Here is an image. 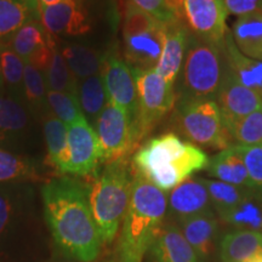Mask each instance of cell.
<instances>
[{
    "mask_svg": "<svg viewBox=\"0 0 262 262\" xmlns=\"http://www.w3.org/2000/svg\"><path fill=\"white\" fill-rule=\"evenodd\" d=\"M262 251V232L238 229L229 232L220 244L221 262H247Z\"/></svg>",
    "mask_w": 262,
    "mask_h": 262,
    "instance_id": "obj_23",
    "label": "cell"
},
{
    "mask_svg": "<svg viewBox=\"0 0 262 262\" xmlns=\"http://www.w3.org/2000/svg\"><path fill=\"white\" fill-rule=\"evenodd\" d=\"M45 81H47L49 91L67 93L78 96V85L75 77L57 49L52 55L50 64L45 70Z\"/></svg>",
    "mask_w": 262,
    "mask_h": 262,
    "instance_id": "obj_32",
    "label": "cell"
},
{
    "mask_svg": "<svg viewBox=\"0 0 262 262\" xmlns=\"http://www.w3.org/2000/svg\"><path fill=\"white\" fill-rule=\"evenodd\" d=\"M67 129L70 150L67 173L88 176L95 172L98 164L102 162L101 146L96 131L86 118L73 123L67 126Z\"/></svg>",
    "mask_w": 262,
    "mask_h": 262,
    "instance_id": "obj_11",
    "label": "cell"
},
{
    "mask_svg": "<svg viewBox=\"0 0 262 262\" xmlns=\"http://www.w3.org/2000/svg\"><path fill=\"white\" fill-rule=\"evenodd\" d=\"M202 180L206 189H208L209 195H210L212 208L217 212L219 216L225 214L226 211L231 210L233 206L237 205L244 198L249 189L217 181V180Z\"/></svg>",
    "mask_w": 262,
    "mask_h": 262,
    "instance_id": "obj_33",
    "label": "cell"
},
{
    "mask_svg": "<svg viewBox=\"0 0 262 262\" xmlns=\"http://www.w3.org/2000/svg\"><path fill=\"white\" fill-rule=\"evenodd\" d=\"M61 54L75 78L86 79L101 72L104 55L94 49L72 44L64 47Z\"/></svg>",
    "mask_w": 262,
    "mask_h": 262,
    "instance_id": "obj_28",
    "label": "cell"
},
{
    "mask_svg": "<svg viewBox=\"0 0 262 262\" xmlns=\"http://www.w3.org/2000/svg\"><path fill=\"white\" fill-rule=\"evenodd\" d=\"M38 4L40 5H54V4H57V3H61V2H66V0H37Z\"/></svg>",
    "mask_w": 262,
    "mask_h": 262,
    "instance_id": "obj_43",
    "label": "cell"
},
{
    "mask_svg": "<svg viewBox=\"0 0 262 262\" xmlns=\"http://www.w3.org/2000/svg\"><path fill=\"white\" fill-rule=\"evenodd\" d=\"M208 175L217 179L229 185L238 186V187L255 188L251 182L247 166L243 162L241 153H239L237 145H233L224 150H220L209 160Z\"/></svg>",
    "mask_w": 262,
    "mask_h": 262,
    "instance_id": "obj_20",
    "label": "cell"
},
{
    "mask_svg": "<svg viewBox=\"0 0 262 262\" xmlns=\"http://www.w3.org/2000/svg\"><path fill=\"white\" fill-rule=\"evenodd\" d=\"M38 11L39 22L51 35H80L90 31L89 17L78 0L38 4Z\"/></svg>",
    "mask_w": 262,
    "mask_h": 262,
    "instance_id": "obj_13",
    "label": "cell"
},
{
    "mask_svg": "<svg viewBox=\"0 0 262 262\" xmlns=\"http://www.w3.org/2000/svg\"><path fill=\"white\" fill-rule=\"evenodd\" d=\"M28 125V112L21 101L0 93V142L16 139Z\"/></svg>",
    "mask_w": 262,
    "mask_h": 262,
    "instance_id": "obj_27",
    "label": "cell"
},
{
    "mask_svg": "<svg viewBox=\"0 0 262 262\" xmlns=\"http://www.w3.org/2000/svg\"><path fill=\"white\" fill-rule=\"evenodd\" d=\"M111 262H123L122 260H119V258H118V260H114V261H111Z\"/></svg>",
    "mask_w": 262,
    "mask_h": 262,
    "instance_id": "obj_45",
    "label": "cell"
},
{
    "mask_svg": "<svg viewBox=\"0 0 262 262\" xmlns=\"http://www.w3.org/2000/svg\"><path fill=\"white\" fill-rule=\"evenodd\" d=\"M215 101L226 126L262 107V98L239 83L229 68Z\"/></svg>",
    "mask_w": 262,
    "mask_h": 262,
    "instance_id": "obj_14",
    "label": "cell"
},
{
    "mask_svg": "<svg viewBox=\"0 0 262 262\" xmlns=\"http://www.w3.org/2000/svg\"><path fill=\"white\" fill-rule=\"evenodd\" d=\"M209 157L199 147L166 133L147 141L136 150L134 171L143 176L160 191L168 192L194 172L208 168Z\"/></svg>",
    "mask_w": 262,
    "mask_h": 262,
    "instance_id": "obj_2",
    "label": "cell"
},
{
    "mask_svg": "<svg viewBox=\"0 0 262 262\" xmlns=\"http://www.w3.org/2000/svg\"><path fill=\"white\" fill-rule=\"evenodd\" d=\"M101 77L106 88L108 101L127 111L135 124L137 89L134 68L116 54H107L102 61Z\"/></svg>",
    "mask_w": 262,
    "mask_h": 262,
    "instance_id": "obj_10",
    "label": "cell"
},
{
    "mask_svg": "<svg viewBox=\"0 0 262 262\" xmlns=\"http://www.w3.org/2000/svg\"><path fill=\"white\" fill-rule=\"evenodd\" d=\"M224 50L229 71L235 79L262 98V61L244 56L235 47L231 31L225 38Z\"/></svg>",
    "mask_w": 262,
    "mask_h": 262,
    "instance_id": "obj_21",
    "label": "cell"
},
{
    "mask_svg": "<svg viewBox=\"0 0 262 262\" xmlns=\"http://www.w3.org/2000/svg\"><path fill=\"white\" fill-rule=\"evenodd\" d=\"M41 195L45 219L58 247L79 261L96 260L102 239L83 186L71 179L52 180Z\"/></svg>",
    "mask_w": 262,
    "mask_h": 262,
    "instance_id": "obj_1",
    "label": "cell"
},
{
    "mask_svg": "<svg viewBox=\"0 0 262 262\" xmlns=\"http://www.w3.org/2000/svg\"><path fill=\"white\" fill-rule=\"evenodd\" d=\"M166 24L139 34L124 37L125 58L129 64L140 70H155L162 56Z\"/></svg>",
    "mask_w": 262,
    "mask_h": 262,
    "instance_id": "obj_17",
    "label": "cell"
},
{
    "mask_svg": "<svg viewBox=\"0 0 262 262\" xmlns=\"http://www.w3.org/2000/svg\"><path fill=\"white\" fill-rule=\"evenodd\" d=\"M219 3H221V4H224V0H217Z\"/></svg>",
    "mask_w": 262,
    "mask_h": 262,
    "instance_id": "obj_46",
    "label": "cell"
},
{
    "mask_svg": "<svg viewBox=\"0 0 262 262\" xmlns=\"http://www.w3.org/2000/svg\"><path fill=\"white\" fill-rule=\"evenodd\" d=\"M48 103L55 116L67 126L85 118L81 112L79 98L72 94L48 90Z\"/></svg>",
    "mask_w": 262,
    "mask_h": 262,
    "instance_id": "obj_35",
    "label": "cell"
},
{
    "mask_svg": "<svg viewBox=\"0 0 262 262\" xmlns=\"http://www.w3.org/2000/svg\"><path fill=\"white\" fill-rule=\"evenodd\" d=\"M226 224L239 229L262 231V189L249 188L244 198L231 210L219 216Z\"/></svg>",
    "mask_w": 262,
    "mask_h": 262,
    "instance_id": "obj_24",
    "label": "cell"
},
{
    "mask_svg": "<svg viewBox=\"0 0 262 262\" xmlns=\"http://www.w3.org/2000/svg\"><path fill=\"white\" fill-rule=\"evenodd\" d=\"M26 63L9 45H0V67L4 85L10 96L24 101V75ZM24 103V102H22Z\"/></svg>",
    "mask_w": 262,
    "mask_h": 262,
    "instance_id": "obj_30",
    "label": "cell"
},
{
    "mask_svg": "<svg viewBox=\"0 0 262 262\" xmlns=\"http://www.w3.org/2000/svg\"><path fill=\"white\" fill-rule=\"evenodd\" d=\"M171 126L178 135L199 148L224 150L233 146V139L225 125L215 100L175 102Z\"/></svg>",
    "mask_w": 262,
    "mask_h": 262,
    "instance_id": "obj_6",
    "label": "cell"
},
{
    "mask_svg": "<svg viewBox=\"0 0 262 262\" xmlns=\"http://www.w3.org/2000/svg\"><path fill=\"white\" fill-rule=\"evenodd\" d=\"M34 175L35 166L31 159L0 148V182L31 179Z\"/></svg>",
    "mask_w": 262,
    "mask_h": 262,
    "instance_id": "obj_36",
    "label": "cell"
},
{
    "mask_svg": "<svg viewBox=\"0 0 262 262\" xmlns=\"http://www.w3.org/2000/svg\"><path fill=\"white\" fill-rule=\"evenodd\" d=\"M183 3H185V0H166V5H168L170 12L173 15V17L180 19V21H182Z\"/></svg>",
    "mask_w": 262,
    "mask_h": 262,
    "instance_id": "obj_42",
    "label": "cell"
},
{
    "mask_svg": "<svg viewBox=\"0 0 262 262\" xmlns=\"http://www.w3.org/2000/svg\"><path fill=\"white\" fill-rule=\"evenodd\" d=\"M227 12L217 0H185L182 21L192 34L214 44H224L229 29Z\"/></svg>",
    "mask_w": 262,
    "mask_h": 262,
    "instance_id": "obj_9",
    "label": "cell"
},
{
    "mask_svg": "<svg viewBox=\"0 0 262 262\" xmlns=\"http://www.w3.org/2000/svg\"><path fill=\"white\" fill-rule=\"evenodd\" d=\"M24 101L34 113H47L49 107L47 81L41 71L29 63L25 66Z\"/></svg>",
    "mask_w": 262,
    "mask_h": 262,
    "instance_id": "obj_31",
    "label": "cell"
},
{
    "mask_svg": "<svg viewBox=\"0 0 262 262\" xmlns=\"http://www.w3.org/2000/svg\"><path fill=\"white\" fill-rule=\"evenodd\" d=\"M78 98H79L81 112L88 122L96 123L98 116L108 102L102 77L93 75L81 81L78 89Z\"/></svg>",
    "mask_w": 262,
    "mask_h": 262,
    "instance_id": "obj_29",
    "label": "cell"
},
{
    "mask_svg": "<svg viewBox=\"0 0 262 262\" xmlns=\"http://www.w3.org/2000/svg\"><path fill=\"white\" fill-rule=\"evenodd\" d=\"M224 6L227 15L237 17L262 12V0H224Z\"/></svg>",
    "mask_w": 262,
    "mask_h": 262,
    "instance_id": "obj_40",
    "label": "cell"
},
{
    "mask_svg": "<svg viewBox=\"0 0 262 262\" xmlns=\"http://www.w3.org/2000/svg\"><path fill=\"white\" fill-rule=\"evenodd\" d=\"M95 124L103 163L126 160L140 143L133 117L124 108L110 101Z\"/></svg>",
    "mask_w": 262,
    "mask_h": 262,
    "instance_id": "obj_8",
    "label": "cell"
},
{
    "mask_svg": "<svg viewBox=\"0 0 262 262\" xmlns=\"http://www.w3.org/2000/svg\"><path fill=\"white\" fill-rule=\"evenodd\" d=\"M25 63L45 71L56 50V42L39 21H33L19 28L6 42Z\"/></svg>",
    "mask_w": 262,
    "mask_h": 262,
    "instance_id": "obj_12",
    "label": "cell"
},
{
    "mask_svg": "<svg viewBox=\"0 0 262 262\" xmlns=\"http://www.w3.org/2000/svg\"><path fill=\"white\" fill-rule=\"evenodd\" d=\"M179 227L201 261L210 256L219 232V220L214 210L180 220Z\"/></svg>",
    "mask_w": 262,
    "mask_h": 262,
    "instance_id": "obj_19",
    "label": "cell"
},
{
    "mask_svg": "<svg viewBox=\"0 0 262 262\" xmlns=\"http://www.w3.org/2000/svg\"><path fill=\"white\" fill-rule=\"evenodd\" d=\"M134 74L137 89L135 129L141 142L173 110L176 95L175 86L164 80L156 70L134 68Z\"/></svg>",
    "mask_w": 262,
    "mask_h": 262,
    "instance_id": "obj_7",
    "label": "cell"
},
{
    "mask_svg": "<svg viewBox=\"0 0 262 262\" xmlns=\"http://www.w3.org/2000/svg\"><path fill=\"white\" fill-rule=\"evenodd\" d=\"M231 33L244 56L262 61V12L238 17Z\"/></svg>",
    "mask_w": 262,
    "mask_h": 262,
    "instance_id": "obj_25",
    "label": "cell"
},
{
    "mask_svg": "<svg viewBox=\"0 0 262 262\" xmlns=\"http://www.w3.org/2000/svg\"><path fill=\"white\" fill-rule=\"evenodd\" d=\"M12 214V205L9 196L0 192V234L4 232Z\"/></svg>",
    "mask_w": 262,
    "mask_h": 262,
    "instance_id": "obj_41",
    "label": "cell"
},
{
    "mask_svg": "<svg viewBox=\"0 0 262 262\" xmlns=\"http://www.w3.org/2000/svg\"><path fill=\"white\" fill-rule=\"evenodd\" d=\"M130 3L163 24H169L176 19L168 9L166 0H130Z\"/></svg>",
    "mask_w": 262,
    "mask_h": 262,
    "instance_id": "obj_39",
    "label": "cell"
},
{
    "mask_svg": "<svg viewBox=\"0 0 262 262\" xmlns=\"http://www.w3.org/2000/svg\"><path fill=\"white\" fill-rule=\"evenodd\" d=\"M160 24H163V22L158 21L153 16L129 3L126 6L125 18H124L123 37H129V35L150 31V29L158 27Z\"/></svg>",
    "mask_w": 262,
    "mask_h": 262,
    "instance_id": "obj_37",
    "label": "cell"
},
{
    "mask_svg": "<svg viewBox=\"0 0 262 262\" xmlns=\"http://www.w3.org/2000/svg\"><path fill=\"white\" fill-rule=\"evenodd\" d=\"M134 173L126 160L107 164L89 188L90 209L102 243H112L125 217L133 192Z\"/></svg>",
    "mask_w": 262,
    "mask_h": 262,
    "instance_id": "obj_5",
    "label": "cell"
},
{
    "mask_svg": "<svg viewBox=\"0 0 262 262\" xmlns=\"http://www.w3.org/2000/svg\"><path fill=\"white\" fill-rule=\"evenodd\" d=\"M226 127L238 145L262 146V107Z\"/></svg>",
    "mask_w": 262,
    "mask_h": 262,
    "instance_id": "obj_34",
    "label": "cell"
},
{
    "mask_svg": "<svg viewBox=\"0 0 262 262\" xmlns=\"http://www.w3.org/2000/svg\"><path fill=\"white\" fill-rule=\"evenodd\" d=\"M168 206L178 221L214 210L208 189L202 179L189 178L171 189Z\"/></svg>",
    "mask_w": 262,
    "mask_h": 262,
    "instance_id": "obj_16",
    "label": "cell"
},
{
    "mask_svg": "<svg viewBox=\"0 0 262 262\" xmlns=\"http://www.w3.org/2000/svg\"><path fill=\"white\" fill-rule=\"evenodd\" d=\"M224 44H214L189 34L181 71L176 80L178 101L216 100L227 73Z\"/></svg>",
    "mask_w": 262,
    "mask_h": 262,
    "instance_id": "obj_4",
    "label": "cell"
},
{
    "mask_svg": "<svg viewBox=\"0 0 262 262\" xmlns=\"http://www.w3.org/2000/svg\"><path fill=\"white\" fill-rule=\"evenodd\" d=\"M4 86V80H3V74H2V67H0V90Z\"/></svg>",
    "mask_w": 262,
    "mask_h": 262,
    "instance_id": "obj_44",
    "label": "cell"
},
{
    "mask_svg": "<svg viewBox=\"0 0 262 262\" xmlns=\"http://www.w3.org/2000/svg\"><path fill=\"white\" fill-rule=\"evenodd\" d=\"M44 135L50 162L58 171L67 173L70 162L67 125L57 117L49 116L45 118L44 122Z\"/></svg>",
    "mask_w": 262,
    "mask_h": 262,
    "instance_id": "obj_26",
    "label": "cell"
},
{
    "mask_svg": "<svg viewBox=\"0 0 262 262\" xmlns=\"http://www.w3.org/2000/svg\"><path fill=\"white\" fill-rule=\"evenodd\" d=\"M237 147L255 188L262 189V146L237 145Z\"/></svg>",
    "mask_w": 262,
    "mask_h": 262,
    "instance_id": "obj_38",
    "label": "cell"
},
{
    "mask_svg": "<svg viewBox=\"0 0 262 262\" xmlns=\"http://www.w3.org/2000/svg\"><path fill=\"white\" fill-rule=\"evenodd\" d=\"M168 198L163 191L134 171L133 192L119 239V260L142 262L164 225Z\"/></svg>",
    "mask_w": 262,
    "mask_h": 262,
    "instance_id": "obj_3",
    "label": "cell"
},
{
    "mask_svg": "<svg viewBox=\"0 0 262 262\" xmlns=\"http://www.w3.org/2000/svg\"><path fill=\"white\" fill-rule=\"evenodd\" d=\"M189 34L191 32L186 27L183 21L175 19L166 24L162 56L155 70L164 80L173 86H175L183 60H185Z\"/></svg>",
    "mask_w": 262,
    "mask_h": 262,
    "instance_id": "obj_15",
    "label": "cell"
},
{
    "mask_svg": "<svg viewBox=\"0 0 262 262\" xmlns=\"http://www.w3.org/2000/svg\"><path fill=\"white\" fill-rule=\"evenodd\" d=\"M33 21H39L37 0H0V45Z\"/></svg>",
    "mask_w": 262,
    "mask_h": 262,
    "instance_id": "obj_22",
    "label": "cell"
},
{
    "mask_svg": "<svg viewBox=\"0 0 262 262\" xmlns=\"http://www.w3.org/2000/svg\"><path fill=\"white\" fill-rule=\"evenodd\" d=\"M150 262H202L178 225L164 224L149 248Z\"/></svg>",
    "mask_w": 262,
    "mask_h": 262,
    "instance_id": "obj_18",
    "label": "cell"
}]
</instances>
